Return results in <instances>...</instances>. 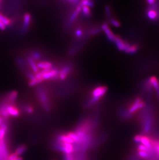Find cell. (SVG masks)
I'll return each instance as SVG.
<instances>
[{
    "instance_id": "obj_31",
    "label": "cell",
    "mask_w": 159,
    "mask_h": 160,
    "mask_svg": "<svg viewBox=\"0 0 159 160\" xmlns=\"http://www.w3.org/2000/svg\"><path fill=\"white\" fill-rule=\"evenodd\" d=\"M14 160H23L22 158H21V157H17V158H16L15 159H14Z\"/></svg>"
},
{
    "instance_id": "obj_11",
    "label": "cell",
    "mask_w": 159,
    "mask_h": 160,
    "mask_svg": "<svg viewBox=\"0 0 159 160\" xmlns=\"http://www.w3.org/2000/svg\"><path fill=\"white\" fill-rule=\"evenodd\" d=\"M71 68L70 66H66L61 70L60 73L58 77L61 80H64L67 77L68 75L70 73Z\"/></svg>"
},
{
    "instance_id": "obj_3",
    "label": "cell",
    "mask_w": 159,
    "mask_h": 160,
    "mask_svg": "<svg viewBox=\"0 0 159 160\" xmlns=\"http://www.w3.org/2000/svg\"><path fill=\"white\" fill-rule=\"evenodd\" d=\"M145 106L144 102L140 98H137L133 102L132 104L131 105L130 108L128 110V112L131 115L132 114L136 112L138 110L141 109Z\"/></svg>"
},
{
    "instance_id": "obj_29",
    "label": "cell",
    "mask_w": 159,
    "mask_h": 160,
    "mask_svg": "<svg viewBox=\"0 0 159 160\" xmlns=\"http://www.w3.org/2000/svg\"><path fill=\"white\" fill-rule=\"evenodd\" d=\"M33 59H38L40 58V55L38 53H34L33 54Z\"/></svg>"
},
{
    "instance_id": "obj_18",
    "label": "cell",
    "mask_w": 159,
    "mask_h": 160,
    "mask_svg": "<svg viewBox=\"0 0 159 160\" xmlns=\"http://www.w3.org/2000/svg\"><path fill=\"white\" fill-rule=\"evenodd\" d=\"M27 149V146L24 145H22L19 146L15 151L14 153L18 157L19 155H21L23 153L25 152Z\"/></svg>"
},
{
    "instance_id": "obj_33",
    "label": "cell",
    "mask_w": 159,
    "mask_h": 160,
    "mask_svg": "<svg viewBox=\"0 0 159 160\" xmlns=\"http://www.w3.org/2000/svg\"><path fill=\"white\" fill-rule=\"evenodd\" d=\"M0 2H1V1H0Z\"/></svg>"
},
{
    "instance_id": "obj_6",
    "label": "cell",
    "mask_w": 159,
    "mask_h": 160,
    "mask_svg": "<svg viewBox=\"0 0 159 160\" xmlns=\"http://www.w3.org/2000/svg\"><path fill=\"white\" fill-rule=\"evenodd\" d=\"M101 28L105 32L108 41H113L114 42V39L115 37V35L113 34V33L111 31L110 28L108 27V24L106 23H104V24H102Z\"/></svg>"
},
{
    "instance_id": "obj_17",
    "label": "cell",
    "mask_w": 159,
    "mask_h": 160,
    "mask_svg": "<svg viewBox=\"0 0 159 160\" xmlns=\"http://www.w3.org/2000/svg\"><path fill=\"white\" fill-rule=\"evenodd\" d=\"M81 9H82V7L80 5L77 6V8H76V9H75V10L72 14V16L70 17L69 22H72L75 20V19L77 17L81 11Z\"/></svg>"
},
{
    "instance_id": "obj_8",
    "label": "cell",
    "mask_w": 159,
    "mask_h": 160,
    "mask_svg": "<svg viewBox=\"0 0 159 160\" xmlns=\"http://www.w3.org/2000/svg\"><path fill=\"white\" fill-rule=\"evenodd\" d=\"M58 70L56 69L53 70H48L46 73H45L43 76V78L44 80H48L51 79H54L58 77Z\"/></svg>"
},
{
    "instance_id": "obj_14",
    "label": "cell",
    "mask_w": 159,
    "mask_h": 160,
    "mask_svg": "<svg viewBox=\"0 0 159 160\" xmlns=\"http://www.w3.org/2000/svg\"><path fill=\"white\" fill-rule=\"evenodd\" d=\"M27 62H28L29 66H31L32 70L34 72V73H35V74L38 73L39 68H38L37 64H36V63H35L34 59L31 57H29L27 59Z\"/></svg>"
},
{
    "instance_id": "obj_24",
    "label": "cell",
    "mask_w": 159,
    "mask_h": 160,
    "mask_svg": "<svg viewBox=\"0 0 159 160\" xmlns=\"http://www.w3.org/2000/svg\"><path fill=\"white\" fill-rule=\"evenodd\" d=\"M110 22H111V24L115 27H119L121 25L120 22H119L118 20H117L115 19H113V18L111 19Z\"/></svg>"
},
{
    "instance_id": "obj_10",
    "label": "cell",
    "mask_w": 159,
    "mask_h": 160,
    "mask_svg": "<svg viewBox=\"0 0 159 160\" xmlns=\"http://www.w3.org/2000/svg\"><path fill=\"white\" fill-rule=\"evenodd\" d=\"M7 111L10 116L17 117L19 115V110L16 107L12 105H7Z\"/></svg>"
},
{
    "instance_id": "obj_5",
    "label": "cell",
    "mask_w": 159,
    "mask_h": 160,
    "mask_svg": "<svg viewBox=\"0 0 159 160\" xmlns=\"http://www.w3.org/2000/svg\"><path fill=\"white\" fill-rule=\"evenodd\" d=\"M8 151L5 138L0 139V160H7Z\"/></svg>"
},
{
    "instance_id": "obj_23",
    "label": "cell",
    "mask_w": 159,
    "mask_h": 160,
    "mask_svg": "<svg viewBox=\"0 0 159 160\" xmlns=\"http://www.w3.org/2000/svg\"><path fill=\"white\" fill-rule=\"evenodd\" d=\"M81 10H82L83 14L86 16H88L90 14V10L89 7L82 6Z\"/></svg>"
},
{
    "instance_id": "obj_30",
    "label": "cell",
    "mask_w": 159,
    "mask_h": 160,
    "mask_svg": "<svg viewBox=\"0 0 159 160\" xmlns=\"http://www.w3.org/2000/svg\"><path fill=\"white\" fill-rule=\"evenodd\" d=\"M147 2L149 3V4L151 5L154 4V3H155V1H152V0H149V1H148Z\"/></svg>"
},
{
    "instance_id": "obj_9",
    "label": "cell",
    "mask_w": 159,
    "mask_h": 160,
    "mask_svg": "<svg viewBox=\"0 0 159 160\" xmlns=\"http://www.w3.org/2000/svg\"><path fill=\"white\" fill-rule=\"evenodd\" d=\"M56 141L60 142L71 143V144L75 143L74 141H72L71 138H69L66 134H59L56 137Z\"/></svg>"
},
{
    "instance_id": "obj_4",
    "label": "cell",
    "mask_w": 159,
    "mask_h": 160,
    "mask_svg": "<svg viewBox=\"0 0 159 160\" xmlns=\"http://www.w3.org/2000/svg\"><path fill=\"white\" fill-rule=\"evenodd\" d=\"M38 97L43 108L46 111H49L50 105L49 102L48 97H47L46 92L42 90H39L38 92Z\"/></svg>"
},
{
    "instance_id": "obj_28",
    "label": "cell",
    "mask_w": 159,
    "mask_h": 160,
    "mask_svg": "<svg viewBox=\"0 0 159 160\" xmlns=\"http://www.w3.org/2000/svg\"><path fill=\"white\" fill-rule=\"evenodd\" d=\"M100 31V30L99 29H96L92 30L90 32V33L91 34H96L98 33Z\"/></svg>"
},
{
    "instance_id": "obj_25",
    "label": "cell",
    "mask_w": 159,
    "mask_h": 160,
    "mask_svg": "<svg viewBox=\"0 0 159 160\" xmlns=\"http://www.w3.org/2000/svg\"><path fill=\"white\" fill-rule=\"evenodd\" d=\"M25 111L28 114H32L34 111V108L31 106H27L24 108Z\"/></svg>"
},
{
    "instance_id": "obj_20",
    "label": "cell",
    "mask_w": 159,
    "mask_h": 160,
    "mask_svg": "<svg viewBox=\"0 0 159 160\" xmlns=\"http://www.w3.org/2000/svg\"><path fill=\"white\" fill-rule=\"evenodd\" d=\"M80 5L82 7V6H87V7H93L94 6V3L92 1H88V0H83L81 2H80Z\"/></svg>"
},
{
    "instance_id": "obj_22",
    "label": "cell",
    "mask_w": 159,
    "mask_h": 160,
    "mask_svg": "<svg viewBox=\"0 0 159 160\" xmlns=\"http://www.w3.org/2000/svg\"><path fill=\"white\" fill-rule=\"evenodd\" d=\"M0 21L2 22L3 24L6 26H8L10 24V20L6 17L4 16L2 14H0Z\"/></svg>"
},
{
    "instance_id": "obj_16",
    "label": "cell",
    "mask_w": 159,
    "mask_h": 160,
    "mask_svg": "<svg viewBox=\"0 0 159 160\" xmlns=\"http://www.w3.org/2000/svg\"><path fill=\"white\" fill-rule=\"evenodd\" d=\"M151 8H150L147 12L148 17L150 19H156L158 17V13L156 10H154L155 8H154L152 7Z\"/></svg>"
},
{
    "instance_id": "obj_12",
    "label": "cell",
    "mask_w": 159,
    "mask_h": 160,
    "mask_svg": "<svg viewBox=\"0 0 159 160\" xmlns=\"http://www.w3.org/2000/svg\"><path fill=\"white\" fill-rule=\"evenodd\" d=\"M37 67L38 68L42 69V70H49L52 67V63L49 62L44 61V62H39L37 64Z\"/></svg>"
},
{
    "instance_id": "obj_15",
    "label": "cell",
    "mask_w": 159,
    "mask_h": 160,
    "mask_svg": "<svg viewBox=\"0 0 159 160\" xmlns=\"http://www.w3.org/2000/svg\"><path fill=\"white\" fill-rule=\"evenodd\" d=\"M31 21V16L29 13H26L24 16V23L23 28L24 30H27L29 28V26Z\"/></svg>"
},
{
    "instance_id": "obj_21",
    "label": "cell",
    "mask_w": 159,
    "mask_h": 160,
    "mask_svg": "<svg viewBox=\"0 0 159 160\" xmlns=\"http://www.w3.org/2000/svg\"><path fill=\"white\" fill-rule=\"evenodd\" d=\"M17 95H18V93L15 91H14L11 92L10 93V95H9V98H8L10 102H11V103H13L14 102V101L16 99V98H17Z\"/></svg>"
},
{
    "instance_id": "obj_26",
    "label": "cell",
    "mask_w": 159,
    "mask_h": 160,
    "mask_svg": "<svg viewBox=\"0 0 159 160\" xmlns=\"http://www.w3.org/2000/svg\"><path fill=\"white\" fill-rule=\"evenodd\" d=\"M105 8H106V15L108 17H110L111 15L110 8L108 6H106Z\"/></svg>"
},
{
    "instance_id": "obj_2",
    "label": "cell",
    "mask_w": 159,
    "mask_h": 160,
    "mask_svg": "<svg viewBox=\"0 0 159 160\" xmlns=\"http://www.w3.org/2000/svg\"><path fill=\"white\" fill-rule=\"evenodd\" d=\"M108 90V88L106 86H99L96 88L92 92L93 98L89 102V104H93L98 101L101 97L106 94Z\"/></svg>"
},
{
    "instance_id": "obj_13",
    "label": "cell",
    "mask_w": 159,
    "mask_h": 160,
    "mask_svg": "<svg viewBox=\"0 0 159 160\" xmlns=\"http://www.w3.org/2000/svg\"><path fill=\"white\" fill-rule=\"evenodd\" d=\"M137 49L138 47L136 45H130V44L127 43L124 51L126 53L133 54L137 51Z\"/></svg>"
},
{
    "instance_id": "obj_32",
    "label": "cell",
    "mask_w": 159,
    "mask_h": 160,
    "mask_svg": "<svg viewBox=\"0 0 159 160\" xmlns=\"http://www.w3.org/2000/svg\"><path fill=\"white\" fill-rule=\"evenodd\" d=\"M2 123V121L1 119V118H0V125H1V124Z\"/></svg>"
},
{
    "instance_id": "obj_19",
    "label": "cell",
    "mask_w": 159,
    "mask_h": 160,
    "mask_svg": "<svg viewBox=\"0 0 159 160\" xmlns=\"http://www.w3.org/2000/svg\"><path fill=\"white\" fill-rule=\"evenodd\" d=\"M154 88V89L156 90H157L159 89V84L158 80L157 79V78L155 77H151L150 78L149 83Z\"/></svg>"
},
{
    "instance_id": "obj_1",
    "label": "cell",
    "mask_w": 159,
    "mask_h": 160,
    "mask_svg": "<svg viewBox=\"0 0 159 160\" xmlns=\"http://www.w3.org/2000/svg\"><path fill=\"white\" fill-rule=\"evenodd\" d=\"M53 146L55 149L62 151L66 154H71L75 152L74 146L71 143L60 142L56 140L53 143Z\"/></svg>"
},
{
    "instance_id": "obj_27",
    "label": "cell",
    "mask_w": 159,
    "mask_h": 160,
    "mask_svg": "<svg viewBox=\"0 0 159 160\" xmlns=\"http://www.w3.org/2000/svg\"><path fill=\"white\" fill-rule=\"evenodd\" d=\"M75 35L77 37H81L82 35V31L81 30L78 29L75 32Z\"/></svg>"
},
{
    "instance_id": "obj_7",
    "label": "cell",
    "mask_w": 159,
    "mask_h": 160,
    "mask_svg": "<svg viewBox=\"0 0 159 160\" xmlns=\"http://www.w3.org/2000/svg\"><path fill=\"white\" fill-rule=\"evenodd\" d=\"M114 42L115 43L118 50L120 51H125L127 43L124 41L121 37L115 36Z\"/></svg>"
}]
</instances>
